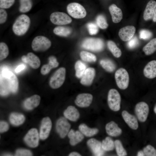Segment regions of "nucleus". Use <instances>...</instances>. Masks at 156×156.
<instances>
[{
    "mask_svg": "<svg viewBox=\"0 0 156 156\" xmlns=\"http://www.w3.org/2000/svg\"><path fill=\"white\" fill-rule=\"evenodd\" d=\"M31 24L29 17L25 14L18 16L12 26V30L14 34L18 36L25 34L28 31Z\"/></svg>",
    "mask_w": 156,
    "mask_h": 156,
    "instance_id": "obj_1",
    "label": "nucleus"
},
{
    "mask_svg": "<svg viewBox=\"0 0 156 156\" xmlns=\"http://www.w3.org/2000/svg\"><path fill=\"white\" fill-rule=\"evenodd\" d=\"M51 44V42L48 38L43 36H38L33 39L31 46L34 51L43 52L49 48Z\"/></svg>",
    "mask_w": 156,
    "mask_h": 156,
    "instance_id": "obj_2",
    "label": "nucleus"
},
{
    "mask_svg": "<svg viewBox=\"0 0 156 156\" xmlns=\"http://www.w3.org/2000/svg\"><path fill=\"white\" fill-rule=\"evenodd\" d=\"M121 101V96L118 92L115 89H110L107 96V103L110 109L115 112L119 111Z\"/></svg>",
    "mask_w": 156,
    "mask_h": 156,
    "instance_id": "obj_3",
    "label": "nucleus"
},
{
    "mask_svg": "<svg viewBox=\"0 0 156 156\" xmlns=\"http://www.w3.org/2000/svg\"><path fill=\"white\" fill-rule=\"evenodd\" d=\"M115 78L117 85L119 88L125 90L128 88L129 76L125 69L120 68L118 69L115 73Z\"/></svg>",
    "mask_w": 156,
    "mask_h": 156,
    "instance_id": "obj_4",
    "label": "nucleus"
},
{
    "mask_svg": "<svg viewBox=\"0 0 156 156\" xmlns=\"http://www.w3.org/2000/svg\"><path fill=\"white\" fill-rule=\"evenodd\" d=\"M66 73V69L64 67H61L56 70L49 81V85L51 88L57 89L62 85L65 80Z\"/></svg>",
    "mask_w": 156,
    "mask_h": 156,
    "instance_id": "obj_5",
    "label": "nucleus"
},
{
    "mask_svg": "<svg viewBox=\"0 0 156 156\" xmlns=\"http://www.w3.org/2000/svg\"><path fill=\"white\" fill-rule=\"evenodd\" d=\"M66 9L68 14L74 18H83L86 15V12L84 7L78 3H69L67 6Z\"/></svg>",
    "mask_w": 156,
    "mask_h": 156,
    "instance_id": "obj_6",
    "label": "nucleus"
},
{
    "mask_svg": "<svg viewBox=\"0 0 156 156\" xmlns=\"http://www.w3.org/2000/svg\"><path fill=\"white\" fill-rule=\"evenodd\" d=\"M83 48L94 51H100L103 49V41L99 38H89L86 39L82 44Z\"/></svg>",
    "mask_w": 156,
    "mask_h": 156,
    "instance_id": "obj_7",
    "label": "nucleus"
},
{
    "mask_svg": "<svg viewBox=\"0 0 156 156\" xmlns=\"http://www.w3.org/2000/svg\"><path fill=\"white\" fill-rule=\"evenodd\" d=\"M51 21L53 24L61 25L70 23L71 18L65 13L56 12L52 13L50 16Z\"/></svg>",
    "mask_w": 156,
    "mask_h": 156,
    "instance_id": "obj_8",
    "label": "nucleus"
},
{
    "mask_svg": "<svg viewBox=\"0 0 156 156\" xmlns=\"http://www.w3.org/2000/svg\"><path fill=\"white\" fill-rule=\"evenodd\" d=\"M136 116L139 121L144 122L146 120L149 112V107L147 103L140 102L136 104L135 108Z\"/></svg>",
    "mask_w": 156,
    "mask_h": 156,
    "instance_id": "obj_9",
    "label": "nucleus"
},
{
    "mask_svg": "<svg viewBox=\"0 0 156 156\" xmlns=\"http://www.w3.org/2000/svg\"><path fill=\"white\" fill-rule=\"evenodd\" d=\"M70 127V124L65 118L60 117L56 122V130L61 138H64L68 134Z\"/></svg>",
    "mask_w": 156,
    "mask_h": 156,
    "instance_id": "obj_10",
    "label": "nucleus"
},
{
    "mask_svg": "<svg viewBox=\"0 0 156 156\" xmlns=\"http://www.w3.org/2000/svg\"><path fill=\"white\" fill-rule=\"evenodd\" d=\"M39 134L36 128L30 129L25 136L24 140L26 143L29 147L35 148L39 144Z\"/></svg>",
    "mask_w": 156,
    "mask_h": 156,
    "instance_id": "obj_11",
    "label": "nucleus"
},
{
    "mask_svg": "<svg viewBox=\"0 0 156 156\" xmlns=\"http://www.w3.org/2000/svg\"><path fill=\"white\" fill-rule=\"evenodd\" d=\"M52 124L50 118L47 117L42 120L40 126L39 136L42 140L46 139L49 136L51 129Z\"/></svg>",
    "mask_w": 156,
    "mask_h": 156,
    "instance_id": "obj_12",
    "label": "nucleus"
},
{
    "mask_svg": "<svg viewBox=\"0 0 156 156\" xmlns=\"http://www.w3.org/2000/svg\"><path fill=\"white\" fill-rule=\"evenodd\" d=\"M87 144L95 156L104 155L105 151L102 148V143L99 141L95 138H91L87 141Z\"/></svg>",
    "mask_w": 156,
    "mask_h": 156,
    "instance_id": "obj_13",
    "label": "nucleus"
},
{
    "mask_svg": "<svg viewBox=\"0 0 156 156\" xmlns=\"http://www.w3.org/2000/svg\"><path fill=\"white\" fill-rule=\"evenodd\" d=\"M93 97L89 93H83L79 94L76 97L75 103L78 106L81 107H89L91 103Z\"/></svg>",
    "mask_w": 156,
    "mask_h": 156,
    "instance_id": "obj_14",
    "label": "nucleus"
},
{
    "mask_svg": "<svg viewBox=\"0 0 156 156\" xmlns=\"http://www.w3.org/2000/svg\"><path fill=\"white\" fill-rule=\"evenodd\" d=\"M135 28L133 26H127L121 28L119 31L118 35L121 39L124 41L130 40L134 36Z\"/></svg>",
    "mask_w": 156,
    "mask_h": 156,
    "instance_id": "obj_15",
    "label": "nucleus"
},
{
    "mask_svg": "<svg viewBox=\"0 0 156 156\" xmlns=\"http://www.w3.org/2000/svg\"><path fill=\"white\" fill-rule=\"evenodd\" d=\"M94 68L89 67L86 69L81 77V83L84 85L88 86L92 83L95 75Z\"/></svg>",
    "mask_w": 156,
    "mask_h": 156,
    "instance_id": "obj_16",
    "label": "nucleus"
},
{
    "mask_svg": "<svg viewBox=\"0 0 156 156\" xmlns=\"http://www.w3.org/2000/svg\"><path fill=\"white\" fill-rule=\"evenodd\" d=\"M122 116L126 124L131 129L136 130L138 127V122L137 118L127 111L123 110L122 113Z\"/></svg>",
    "mask_w": 156,
    "mask_h": 156,
    "instance_id": "obj_17",
    "label": "nucleus"
},
{
    "mask_svg": "<svg viewBox=\"0 0 156 156\" xmlns=\"http://www.w3.org/2000/svg\"><path fill=\"white\" fill-rule=\"evenodd\" d=\"M144 76L146 78L152 79L156 77V60L149 62L145 66L143 70Z\"/></svg>",
    "mask_w": 156,
    "mask_h": 156,
    "instance_id": "obj_18",
    "label": "nucleus"
},
{
    "mask_svg": "<svg viewBox=\"0 0 156 156\" xmlns=\"http://www.w3.org/2000/svg\"><path fill=\"white\" fill-rule=\"evenodd\" d=\"M105 128L107 133L109 135L112 137L119 136L122 132L121 129L113 121H111L107 123Z\"/></svg>",
    "mask_w": 156,
    "mask_h": 156,
    "instance_id": "obj_19",
    "label": "nucleus"
},
{
    "mask_svg": "<svg viewBox=\"0 0 156 156\" xmlns=\"http://www.w3.org/2000/svg\"><path fill=\"white\" fill-rule=\"evenodd\" d=\"M63 114L66 118L73 122L77 121L80 117V114L78 110L72 105L68 106L64 111Z\"/></svg>",
    "mask_w": 156,
    "mask_h": 156,
    "instance_id": "obj_20",
    "label": "nucleus"
},
{
    "mask_svg": "<svg viewBox=\"0 0 156 156\" xmlns=\"http://www.w3.org/2000/svg\"><path fill=\"white\" fill-rule=\"evenodd\" d=\"M84 135L79 131H75L73 129H70L68 134L70 139V143L74 146L81 142L84 139Z\"/></svg>",
    "mask_w": 156,
    "mask_h": 156,
    "instance_id": "obj_21",
    "label": "nucleus"
},
{
    "mask_svg": "<svg viewBox=\"0 0 156 156\" xmlns=\"http://www.w3.org/2000/svg\"><path fill=\"white\" fill-rule=\"evenodd\" d=\"M40 101V96L35 94L26 99L24 103L25 108L27 110H31L37 107Z\"/></svg>",
    "mask_w": 156,
    "mask_h": 156,
    "instance_id": "obj_22",
    "label": "nucleus"
},
{
    "mask_svg": "<svg viewBox=\"0 0 156 156\" xmlns=\"http://www.w3.org/2000/svg\"><path fill=\"white\" fill-rule=\"evenodd\" d=\"M109 9L113 22L115 23L120 22L122 18V13L121 9L115 4L110 5Z\"/></svg>",
    "mask_w": 156,
    "mask_h": 156,
    "instance_id": "obj_23",
    "label": "nucleus"
},
{
    "mask_svg": "<svg viewBox=\"0 0 156 156\" xmlns=\"http://www.w3.org/2000/svg\"><path fill=\"white\" fill-rule=\"evenodd\" d=\"M156 7L155 1L151 0L148 2L144 13L143 18L145 20H148L153 17Z\"/></svg>",
    "mask_w": 156,
    "mask_h": 156,
    "instance_id": "obj_24",
    "label": "nucleus"
},
{
    "mask_svg": "<svg viewBox=\"0 0 156 156\" xmlns=\"http://www.w3.org/2000/svg\"><path fill=\"white\" fill-rule=\"evenodd\" d=\"M26 56V63L34 69L38 68L40 64V61L39 58L32 52L27 53Z\"/></svg>",
    "mask_w": 156,
    "mask_h": 156,
    "instance_id": "obj_25",
    "label": "nucleus"
},
{
    "mask_svg": "<svg viewBox=\"0 0 156 156\" xmlns=\"http://www.w3.org/2000/svg\"><path fill=\"white\" fill-rule=\"evenodd\" d=\"M79 131L85 136L91 137L96 134L99 132V129L96 128H90L86 124L82 123L79 126Z\"/></svg>",
    "mask_w": 156,
    "mask_h": 156,
    "instance_id": "obj_26",
    "label": "nucleus"
},
{
    "mask_svg": "<svg viewBox=\"0 0 156 156\" xmlns=\"http://www.w3.org/2000/svg\"><path fill=\"white\" fill-rule=\"evenodd\" d=\"M10 123L13 125L17 126L22 124L25 121V118L22 114L16 113H12L9 118Z\"/></svg>",
    "mask_w": 156,
    "mask_h": 156,
    "instance_id": "obj_27",
    "label": "nucleus"
},
{
    "mask_svg": "<svg viewBox=\"0 0 156 156\" xmlns=\"http://www.w3.org/2000/svg\"><path fill=\"white\" fill-rule=\"evenodd\" d=\"M0 95L2 96L8 95L11 92L8 78L0 77Z\"/></svg>",
    "mask_w": 156,
    "mask_h": 156,
    "instance_id": "obj_28",
    "label": "nucleus"
},
{
    "mask_svg": "<svg viewBox=\"0 0 156 156\" xmlns=\"http://www.w3.org/2000/svg\"><path fill=\"white\" fill-rule=\"evenodd\" d=\"M71 32V29L70 28L64 26H57L55 27L53 30V32L55 34L62 37L68 36Z\"/></svg>",
    "mask_w": 156,
    "mask_h": 156,
    "instance_id": "obj_29",
    "label": "nucleus"
},
{
    "mask_svg": "<svg viewBox=\"0 0 156 156\" xmlns=\"http://www.w3.org/2000/svg\"><path fill=\"white\" fill-rule=\"evenodd\" d=\"M143 50L146 55L153 53L156 50V38L152 39L143 47Z\"/></svg>",
    "mask_w": 156,
    "mask_h": 156,
    "instance_id": "obj_30",
    "label": "nucleus"
},
{
    "mask_svg": "<svg viewBox=\"0 0 156 156\" xmlns=\"http://www.w3.org/2000/svg\"><path fill=\"white\" fill-rule=\"evenodd\" d=\"M8 78L11 92L14 93H16L18 87V81L17 77L12 73Z\"/></svg>",
    "mask_w": 156,
    "mask_h": 156,
    "instance_id": "obj_31",
    "label": "nucleus"
},
{
    "mask_svg": "<svg viewBox=\"0 0 156 156\" xmlns=\"http://www.w3.org/2000/svg\"><path fill=\"white\" fill-rule=\"evenodd\" d=\"M100 64L102 67L106 71L112 72L116 69V66L115 64L109 59H103L100 61Z\"/></svg>",
    "mask_w": 156,
    "mask_h": 156,
    "instance_id": "obj_32",
    "label": "nucleus"
},
{
    "mask_svg": "<svg viewBox=\"0 0 156 156\" xmlns=\"http://www.w3.org/2000/svg\"><path fill=\"white\" fill-rule=\"evenodd\" d=\"M19 11L23 13L29 12L31 9L32 3L31 0H19Z\"/></svg>",
    "mask_w": 156,
    "mask_h": 156,
    "instance_id": "obj_33",
    "label": "nucleus"
},
{
    "mask_svg": "<svg viewBox=\"0 0 156 156\" xmlns=\"http://www.w3.org/2000/svg\"><path fill=\"white\" fill-rule=\"evenodd\" d=\"M107 46L110 51L115 57L119 58L121 56L122 52L114 42L111 40L108 41L107 42Z\"/></svg>",
    "mask_w": 156,
    "mask_h": 156,
    "instance_id": "obj_34",
    "label": "nucleus"
},
{
    "mask_svg": "<svg viewBox=\"0 0 156 156\" xmlns=\"http://www.w3.org/2000/svg\"><path fill=\"white\" fill-rule=\"evenodd\" d=\"M101 143L102 148L105 151H112L114 148V142L109 137H106Z\"/></svg>",
    "mask_w": 156,
    "mask_h": 156,
    "instance_id": "obj_35",
    "label": "nucleus"
},
{
    "mask_svg": "<svg viewBox=\"0 0 156 156\" xmlns=\"http://www.w3.org/2000/svg\"><path fill=\"white\" fill-rule=\"evenodd\" d=\"M85 64L81 61L78 60L76 62L75 68L76 77L80 78L81 77L86 70Z\"/></svg>",
    "mask_w": 156,
    "mask_h": 156,
    "instance_id": "obj_36",
    "label": "nucleus"
},
{
    "mask_svg": "<svg viewBox=\"0 0 156 156\" xmlns=\"http://www.w3.org/2000/svg\"><path fill=\"white\" fill-rule=\"evenodd\" d=\"M80 55L81 59L87 62H94L96 60V56L93 54L85 51L80 52Z\"/></svg>",
    "mask_w": 156,
    "mask_h": 156,
    "instance_id": "obj_37",
    "label": "nucleus"
},
{
    "mask_svg": "<svg viewBox=\"0 0 156 156\" xmlns=\"http://www.w3.org/2000/svg\"><path fill=\"white\" fill-rule=\"evenodd\" d=\"M115 147L117 155L119 156H126L127 153L124 148L121 142L119 140H116L114 141Z\"/></svg>",
    "mask_w": 156,
    "mask_h": 156,
    "instance_id": "obj_38",
    "label": "nucleus"
},
{
    "mask_svg": "<svg viewBox=\"0 0 156 156\" xmlns=\"http://www.w3.org/2000/svg\"><path fill=\"white\" fill-rule=\"evenodd\" d=\"M9 54L8 47L7 44L3 42L0 43V60H2L6 58Z\"/></svg>",
    "mask_w": 156,
    "mask_h": 156,
    "instance_id": "obj_39",
    "label": "nucleus"
},
{
    "mask_svg": "<svg viewBox=\"0 0 156 156\" xmlns=\"http://www.w3.org/2000/svg\"><path fill=\"white\" fill-rule=\"evenodd\" d=\"M96 21L97 26L102 29H105L108 26L105 17L102 15H99L97 17Z\"/></svg>",
    "mask_w": 156,
    "mask_h": 156,
    "instance_id": "obj_40",
    "label": "nucleus"
},
{
    "mask_svg": "<svg viewBox=\"0 0 156 156\" xmlns=\"http://www.w3.org/2000/svg\"><path fill=\"white\" fill-rule=\"evenodd\" d=\"M145 155L147 156H156V150L153 146L148 145L145 147L143 150Z\"/></svg>",
    "mask_w": 156,
    "mask_h": 156,
    "instance_id": "obj_41",
    "label": "nucleus"
},
{
    "mask_svg": "<svg viewBox=\"0 0 156 156\" xmlns=\"http://www.w3.org/2000/svg\"><path fill=\"white\" fill-rule=\"evenodd\" d=\"M89 32L91 35L96 34L98 32V28L96 24L90 23H88L87 25Z\"/></svg>",
    "mask_w": 156,
    "mask_h": 156,
    "instance_id": "obj_42",
    "label": "nucleus"
},
{
    "mask_svg": "<svg viewBox=\"0 0 156 156\" xmlns=\"http://www.w3.org/2000/svg\"><path fill=\"white\" fill-rule=\"evenodd\" d=\"M15 0H0V8L4 9H8L14 3Z\"/></svg>",
    "mask_w": 156,
    "mask_h": 156,
    "instance_id": "obj_43",
    "label": "nucleus"
},
{
    "mask_svg": "<svg viewBox=\"0 0 156 156\" xmlns=\"http://www.w3.org/2000/svg\"><path fill=\"white\" fill-rule=\"evenodd\" d=\"M31 152L27 149H19L16 152L15 155L16 156H32Z\"/></svg>",
    "mask_w": 156,
    "mask_h": 156,
    "instance_id": "obj_44",
    "label": "nucleus"
},
{
    "mask_svg": "<svg viewBox=\"0 0 156 156\" xmlns=\"http://www.w3.org/2000/svg\"><path fill=\"white\" fill-rule=\"evenodd\" d=\"M152 36L150 31L146 29L141 30L140 32V37L141 39L147 40L149 39Z\"/></svg>",
    "mask_w": 156,
    "mask_h": 156,
    "instance_id": "obj_45",
    "label": "nucleus"
},
{
    "mask_svg": "<svg viewBox=\"0 0 156 156\" xmlns=\"http://www.w3.org/2000/svg\"><path fill=\"white\" fill-rule=\"evenodd\" d=\"M138 44V40L136 36L133 37L127 43V46L131 49H133Z\"/></svg>",
    "mask_w": 156,
    "mask_h": 156,
    "instance_id": "obj_46",
    "label": "nucleus"
},
{
    "mask_svg": "<svg viewBox=\"0 0 156 156\" xmlns=\"http://www.w3.org/2000/svg\"><path fill=\"white\" fill-rule=\"evenodd\" d=\"M8 14L5 9L0 8V23L3 24L6 21Z\"/></svg>",
    "mask_w": 156,
    "mask_h": 156,
    "instance_id": "obj_47",
    "label": "nucleus"
},
{
    "mask_svg": "<svg viewBox=\"0 0 156 156\" xmlns=\"http://www.w3.org/2000/svg\"><path fill=\"white\" fill-rule=\"evenodd\" d=\"M49 63L52 67L53 68L57 67L59 64L57 61L56 58L54 56H51L48 58Z\"/></svg>",
    "mask_w": 156,
    "mask_h": 156,
    "instance_id": "obj_48",
    "label": "nucleus"
},
{
    "mask_svg": "<svg viewBox=\"0 0 156 156\" xmlns=\"http://www.w3.org/2000/svg\"><path fill=\"white\" fill-rule=\"evenodd\" d=\"M52 68L49 64H44L41 68V73L43 75H46L48 73Z\"/></svg>",
    "mask_w": 156,
    "mask_h": 156,
    "instance_id": "obj_49",
    "label": "nucleus"
},
{
    "mask_svg": "<svg viewBox=\"0 0 156 156\" xmlns=\"http://www.w3.org/2000/svg\"><path fill=\"white\" fill-rule=\"evenodd\" d=\"M12 73L8 68H3L1 71L0 77L8 78Z\"/></svg>",
    "mask_w": 156,
    "mask_h": 156,
    "instance_id": "obj_50",
    "label": "nucleus"
},
{
    "mask_svg": "<svg viewBox=\"0 0 156 156\" xmlns=\"http://www.w3.org/2000/svg\"><path fill=\"white\" fill-rule=\"evenodd\" d=\"M9 125L4 121H1L0 122V132L3 133L7 131L9 129Z\"/></svg>",
    "mask_w": 156,
    "mask_h": 156,
    "instance_id": "obj_51",
    "label": "nucleus"
},
{
    "mask_svg": "<svg viewBox=\"0 0 156 156\" xmlns=\"http://www.w3.org/2000/svg\"><path fill=\"white\" fill-rule=\"evenodd\" d=\"M25 67V66L23 64H21L18 66L15 69V72L16 73H18L23 70Z\"/></svg>",
    "mask_w": 156,
    "mask_h": 156,
    "instance_id": "obj_52",
    "label": "nucleus"
},
{
    "mask_svg": "<svg viewBox=\"0 0 156 156\" xmlns=\"http://www.w3.org/2000/svg\"><path fill=\"white\" fill-rule=\"evenodd\" d=\"M69 156H80L81 155L79 153L76 152H73L70 153L69 155Z\"/></svg>",
    "mask_w": 156,
    "mask_h": 156,
    "instance_id": "obj_53",
    "label": "nucleus"
},
{
    "mask_svg": "<svg viewBox=\"0 0 156 156\" xmlns=\"http://www.w3.org/2000/svg\"><path fill=\"white\" fill-rule=\"evenodd\" d=\"M145 155V154L143 151H140L137 153V156H144Z\"/></svg>",
    "mask_w": 156,
    "mask_h": 156,
    "instance_id": "obj_54",
    "label": "nucleus"
},
{
    "mask_svg": "<svg viewBox=\"0 0 156 156\" xmlns=\"http://www.w3.org/2000/svg\"><path fill=\"white\" fill-rule=\"evenodd\" d=\"M153 21L154 22H156V7L154 12V15L153 17Z\"/></svg>",
    "mask_w": 156,
    "mask_h": 156,
    "instance_id": "obj_55",
    "label": "nucleus"
},
{
    "mask_svg": "<svg viewBox=\"0 0 156 156\" xmlns=\"http://www.w3.org/2000/svg\"><path fill=\"white\" fill-rule=\"evenodd\" d=\"M22 60L24 62L26 63V55H23L21 57Z\"/></svg>",
    "mask_w": 156,
    "mask_h": 156,
    "instance_id": "obj_56",
    "label": "nucleus"
},
{
    "mask_svg": "<svg viewBox=\"0 0 156 156\" xmlns=\"http://www.w3.org/2000/svg\"><path fill=\"white\" fill-rule=\"evenodd\" d=\"M154 111L155 113L156 114V104L155 105L154 108Z\"/></svg>",
    "mask_w": 156,
    "mask_h": 156,
    "instance_id": "obj_57",
    "label": "nucleus"
},
{
    "mask_svg": "<svg viewBox=\"0 0 156 156\" xmlns=\"http://www.w3.org/2000/svg\"><path fill=\"white\" fill-rule=\"evenodd\" d=\"M4 155H5V156H10V155H11L10 154H5Z\"/></svg>",
    "mask_w": 156,
    "mask_h": 156,
    "instance_id": "obj_58",
    "label": "nucleus"
}]
</instances>
